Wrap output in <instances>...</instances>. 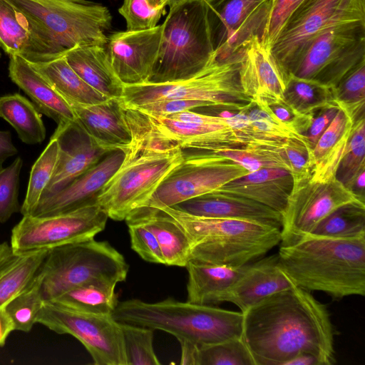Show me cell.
Listing matches in <instances>:
<instances>
[{"mask_svg": "<svg viewBox=\"0 0 365 365\" xmlns=\"http://www.w3.org/2000/svg\"><path fill=\"white\" fill-rule=\"evenodd\" d=\"M243 314L242 339L255 365H285L302 353L334 362V329L326 306L299 287L272 294Z\"/></svg>", "mask_w": 365, "mask_h": 365, "instance_id": "6da1fadb", "label": "cell"}, {"mask_svg": "<svg viewBox=\"0 0 365 365\" xmlns=\"http://www.w3.org/2000/svg\"><path fill=\"white\" fill-rule=\"evenodd\" d=\"M282 269L297 286L335 299L365 294V236L331 238L309 235L281 245Z\"/></svg>", "mask_w": 365, "mask_h": 365, "instance_id": "7a4b0ae2", "label": "cell"}, {"mask_svg": "<svg viewBox=\"0 0 365 365\" xmlns=\"http://www.w3.org/2000/svg\"><path fill=\"white\" fill-rule=\"evenodd\" d=\"M112 316L120 323L161 330L178 341L186 340L197 346L242 336V312L173 298L157 302L138 299L120 302Z\"/></svg>", "mask_w": 365, "mask_h": 365, "instance_id": "3957f363", "label": "cell"}, {"mask_svg": "<svg viewBox=\"0 0 365 365\" xmlns=\"http://www.w3.org/2000/svg\"><path fill=\"white\" fill-rule=\"evenodd\" d=\"M186 234L190 259L241 267L263 257L281 242V229L247 220L205 217L174 207L160 209Z\"/></svg>", "mask_w": 365, "mask_h": 365, "instance_id": "277c9868", "label": "cell"}, {"mask_svg": "<svg viewBox=\"0 0 365 365\" xmlns=\"http://www.w3.org/2000/svg\"><path fill=\"white\" fill-rule=\"evenodd\" d=\"M215 53L205 0H184L170 7L162 24L158 54L147 83L190 78Z\"/></svg>", "mask_w": 365, "mask_h": 365, "instance_id": "5b68a950", "label": "cell"}, {"mask_svg": "<svg viewBox=\"0 0 365 365\" xmlns=\"http://www.w3.org/2000/svg\"><path fill=\"white\" fill-rule=\"evenodd\" d=\"M180 148H158L140 137H132L119 168L101 189L97 203L114 220H123L144 207L166 176L182 161Z\"/></svg>", "mask_w": 365, "mask_h": 365, "instance_id": "8992f818", "label": "cell"}, {"mask_svg": "<svg viewBox=\"0 0 365 365\" xmlns=\"http://www.w3.org/2000/svg\"><path fill=\"white\" fill-rule=\"evenodd\" d=\"M240 56L237 51L220 59L214 56L199 73L187 80L124 86L120 101L125 107L137 108L163 99H185L208 102L219 108L239 111L252 100L240 81Z\"/></svg>", "mask_w": 365, "mask_h": 365, "instance_id": "52a82bcc", "label": "cell"}, {"mask_svg": "<svg viewBox=\"0 0 365 365\" xmlns=\"http://www.w3.org/2000/svg\"><path fill=\"white\" fill-rule=\"evenodd\" d=\"M128 272V264L118 251L108 242L93 238L48 250L38 272L43 299L48 302L90 282L117 284L125 280Z\"/></svg>", "mask_w": 365, "mask_h": 365, "instance_id": "ba28073f", "label": "cell"}, {"mask_svg": "<svg viewBox=\"0 0 365 365\" xmlns=\"http://www.w3.org/2000/svg\"><path fill=\"white\" fill-rule=\"evenodd\" d=\"M38 25L65 53L76 47L105 46L112 16L101 4L86 0H6Z\"/></svg>", "mask_w": 365, "mask_h": 365, "instance_id": "9c48e42d", "label": "cell"}, {"mask_svg": "<svg viewBox=\"0 0 365 365\" xmlns=\"http://www.w3.org/2000/svg\"><path fill=\"white\" fill-rule=\"evenodd\" d=\"M364 61L365 22L342 24L314 38L289 73L333 88Z\"/></svg>", "mask_w": 365, "mask_h": 365, "instance_id": "30bf717a", "label": "cell"}, {"mask_svg": "<svg viewBox=\"0 0 365 365\" xmlns=\"http://www.w3.org/2000/svg\"><path fill=\"white\" fill-rule=\"evenodd\" d=\"M365 22V0H304L292 13L270 47L289 73L317 36L334 26Z\"/></svg>", "mask_w": 365, "mask_h": 365, "instance_id": "8fae6325", "label": "cell"}, {"mask_svg": "<svg viewBox=\"0 0 365 365\" xmlns=\"http://www.w3.org/2000/svg\"><path fill=\"white\" fill-rule=\"evenodd\" d=\"M108 218L97 202L52 215H24L12 229L10 245L15 252H29L86 241L105 229Z\"/></svg>", "mask_w": 365, "mask_h": 365, "instance_id": "7c38bea8", "label": "cell"}, {"mask_svg": "<svg viewBox=\"0 0 365 365\" xmlns=\"http://www.w3.org/2000/svg\"><path fill=\"white\" fill-rule=\"evenodd\" d=\"M36 323L57 334L74 336L96 365H127L120 324L112 315L81 313L44 302Z\"/></svg>", "mask_w": 365, "mask_h": 365, "instance_id": "4fadbf2b", "label": "cell"}, {"mask_svg": "<svg viewBox=\"0 0 365 365\" xmlns=\"http://www.w3.org/2000/svg\"><path fill=\"white\" fill-rule=\"evenodd\" d=\"M293 181L282 213L281 245L294 244L310 235L320 222L336 209L361 200L336 178L319 181L309 175Z\"/></svg>", "mask_w": 365, "mask_h": 365, "instance_id": "5bb4252c", "label": "cell"}, {"mask_svg": "<svg viewBox=\"0 0 365 365\" xmlns=\"http://www.w3.org/2000/svg\"><path fill=\"white\" fill-rule=\"evenodd\" d=\"M247 173L240 165L224 158L183 159L163 180L144 207H173L216 190Z\"/></svg>", "mask_w": 365, "mask_h": 365, "instance_id": "9a60e30c", "label": "cell"}, {"mask_svg": "<svg viewBox=\"0 0 365 365\" xmlns=\"http://www.w3.org/2000/svg\"><path fill=\"white\" fill-rule=\"evenodd\" d=\"M218 58L235 53L250 37L262 35L272 0H205Z\"/></svg>", "mask_w": 365, "mask_h": 365, "instance_id": "2e32d148", "label": "cell"}, {"mask_svg": "<svg viewBox=\"0 0 365 365\" xmlns=\"http://www.w3.org/2000/svg\"><path fill=\"white\" fill-rule=\"evenodd\" d=\"M149 117L163 135L177 143L180 148L215 150L247 145L223 117L193 110L168 116Z\"/></svg>", "mask_w": 365, "mask_h": 365, "instance_id": "e0dca14e", "label": "cell"}, {"mask_svg": "<svg viewBox=\"0 0 365 365\" xmlns=\"http://www.w3.org/2000/svg\"><path fill=\"white\" fill-rule=\"evenodd\" d=\"M162 24L147 30L118 31L108 41L112 66L124 86L147 83L160 44Z\"/></svg>", "mask_w": 365, "mask_h": 365, "instance_id": "ac0fdd59", "label": "cell"}, {"mask_svg": "<svg viewBox=\"0 0 365 365\" xmlns=\"http://www.w3.org/2000/svg\"><path fill=\"white\" fill-rule=\"evenodd\" d=\"M124 158L123 150L109 152L65 187L42 197L31 215H52L96 203L101 189L119 168Z\"/></svg>", "mask_w": 365, "mask_h": 365, "instance_id": "d6986e66", "label": "cell"}, {"mask_svg": "<svg viewBox=\"0 0 365 365\" xmlns=\"http://www.w3.org/2000/svg\"><path fill=\"white\" fill-rule=\"evenodd\" d=\"M51 137L57 141L58 154L41 198L65 187L110 152L98 145L76 120L58 124Z\"/></svg>", "mask_w": 365, "mask_h": 365, "instance_id": "ffe728a7", "label": "cell"}, {"mask_svg": "<svg viewBox=\"0 0 365 365\" xmlns=\"http://www.w3.org/2000/svg\"><path fill=\"white\" fill-rule=\"evenodd\" d=\"M0 47L9 56H21L31 63L65 54L46 32L6 0H0Z\"/></svg>", "mask_w": 365, "mask_h": 365, "instance_id": "44dd1931", "label": "cell"}, {"mask_svg": "<svg viewBox=\"0 0 365 365\" xmlns=\"http://www.w3.org/2000/svg\"><path fill=\"white\" fill-rule=\"evenodd\" d=\"M240 81L252 100L282 98L289 73L279 63L270 47L258 35L247 39L237 50Z\"/></svg>", "mask_w": 365, "mask_h": 365, "instance_id": "7402d4cb", "label": "cell"}, {"mask_svg": "<svg viewBox=\"0 0 365 365\" xmlns=\"http://www.w3.org/2000/svg\"><path fill=\"white\" fill-rule=\"evenodd\" d=\"M172 207L199 217L247 220L279 229L282 224L279 212L249 198L219 189Z\"/></svg>", "mask_w": 365, "mask_h": 365, "instance_id": "603a6c76", "label": "cell"}, {"mask_svg": "<svg viewBox=\"0 0 365 365\" xmlns=\"http://www.w3.org/2000/svg\"><path fill=\"white\" fill-rule=\"evenodd\" d=\"M294 286L282 269L277 254L273 255L249 263L224 294L221 303H232L245 312L267 297Z\"/></svg>", "mask_w": 365, "mask_h": 365, "instance_id": "cb8c5ba5", "label": "cell"}, {"mask_svg": "<svg viewBox=\"0 0 365 365\" xmlns=\"http://www.w3.org/2000/svg\"><path fill=\"white\" fill-rule=\"evenodd\" d=\"M66 101L76 120L98 145L109 151L126 150L132 134L120 98H108L93 105Z\"/></svg>", "mask_w": 365, "mask_h": 365, "instance_id": "d4e9b609", "label": "cell"}, {"mask_svg": "<svg viewBox=\"0 0 365 365\" xmlns=\"http://www.w3.org/2000/svg\"><path fill=\"white\" fill-rule=\"evenodd\" d=\"M9 76L32 100L39 112L60 124L76 120L65 98L21 56H9Z\"/></svg>", "mask_w": 365, "mask_h": 365, "instance_id": "484cf974", "label": "cell"}, {"mask_svg": "<svg viewBox=\"0 0 365 365\" xmlns=\"http://www.w3.org/2000/svg\"><path fill=\"white\" fill-rule=\"evenodd\" d=\"M293 178L284 168H263L232 180L219 188L266 205L281 214L293 187ZM218 190V189H217Z\"/></svg>", "mask_w": 365, "mask_h": 365, "instance_id": "4316f807", "label": "cell"}, {"mask_svg": "<svg viewBox=\"0 0 365 365\" xmlns=\"http://www.w3.org/2000/svg\"><path fill=\"white\" fill-rule=\"evenodd\" d=\"M65 58L91 87L108 98H120L124 84L116 75L103 46L87 45L68 51Z\"/></svg>", "mask_w": 365, "mask_h": 365, "instance_id": "83f0119b", "label": "cell"}, {"mask_svg": "<svg viewBox=\"0 0 365 365\" xmlns=\"http://www.w3.org/2000/svg\"><path fill=\"white\" fill-rule=\"evenodd\" d=\"M248 264L230 267L195 259H189L185 267L189 302L215 305L221 303L224 294L242 275Z\"/></svg>", "mask_w": 365, "mask_h": 365, "instance_id": "f1b7e54d", "label": "cell"}, {"mask_svg": "<svg viewBox=\"0 0 365 365\" xmlns=\"http://www.w3.org/2000/svg\"><path fill=\"white\" fill-rule=\"evenodd\" d=\"M353 120L341 108L311 150L312 179L327 181L336 178V171L349 139Z\"/></svg>", "mask_w": 365, "mask_h": 365, "instance_id": "f546056e", "label": "cell"}, {"mask_svg": "<svg viewBox=\"0 0 365 365\" xmlns=\"http://www.w3.org/2000/svg\"><path fill=\"white\" fill-rule=\"evenodd\" d=\"M128 215L140 221L153 233L165 264L185 267L190 257V242L185 232L170 215L150 207H139Z\"/></svg>", "mask_w": 365, "mask_h": 365, "instance_id": "4dcf8cb0", "label": "cell"}, {"mask_svg": "<svg viewBox=\"0 0 365 365\" xmlns=\"http://www.w3.org/2000/svg\"><path fill=\"white\" fill-rule=\"evenodd\" d=\"M48 251L17 252L7 242L0 243V308L38 274Z\"/></svg>", "mask_w": 365, "mask_h": 365, "instance_id": "1f68e13d", "label": "cell"}, {"mask_svg": "<svg viewBox=\"0 0 365 365\" xmlns=\"http://www.w3.org/2000/svg\"><path fill=\"white\" fill-rule=\"evenodd\" d=\"M282 143L277 145L250 143L243 148L215 150H197L185 147L180 149L183 159L216 156L230 160L242 166L248 172L263 168H284L290 171L289 165L282 150Z\"/></svg>", "mask_w": 365, "mask_h": 365, "instance_id": "d6a6232c", "label": "cell"}, {"mask_svg": "<svg viewBox=\"0 0 365 365\" xmlns=\"http://www.w3.org/2000/svg\"><path fill=\"white\" fill-rule=\"evenodd\" d=\"M30 64L66 101L93 105L108 99L87 84L70 66L64 56L48 62Z\"/></svg>", "mask_w": 365, "mask_h": 365, "instance_id": "836d02e7", "label": "cell"}, {"mask_svg": "<svg viewBox=\"0 0 365 365\" xmlns=\"http://www.w3.org/2000/svg\"><path fill=\"white\" fill-rule=\"evenodd\" d=\"M115 286V283L93 281L73 287L48 302L78 312L112 315L119 302Z\"/></svg>", "mask_w": 365, "mask_h": 365, "instance_id": "e575fe53", "label": "cell"}, {"mask_svg": "<svg viewBox=\"0 0 365 365\" xmlns=\"http://www.w3.org/2000/svg\"><path fill=\"white\" fill-rule=\"evenodd\" d=\"M0 117L14 128L23 143L35 145L45 140L46 130L41 113L19 93L0 96Z\"/></svg>", "mask_w": 365, "mask_h": 365, "instance_id": "d590c367", "label": "cell"}, {"mask_svg": "<svg viewBox=\"0 0 365 365\" xmlns=\"http://www.w3.org/2000/svg\"><path fill=\"white\" fill-rule=\"evenodd\" d=\"M282 98L296 113L304 116L336 105L333 88L290 73Z\"/></svg>", "mask_w": 365, "mask_h": 365, "instance_id": "8d00e7d4", "label": "cell"}, {"mask_svg": "<svg viewBox=\"0 0 365 365\" xmlns=\"http://www.w3.org/2000/svg\"><path fill=\"white\" fill-rule=\"evenodd\" d=\"M331 238L365 236V202L346 203L330 213L310 235Z\"/></svg>", "mask_w": 365, "mask_h": 365, "instance_id": "74e56055", "label": "cell"}, {"mask_svg": "<svg viewBox=\"0 0 365 365\" xmlns=\"http://www.w3.org/2000/svg\"><path fill=\"white\" fill-rule=\"evenodd\" d=\"M58 154L56 140L49 143L31 168L26 197L21 207L22 215H31L48 185L53 174Z\"/></svg>", "mask_w": 365, "mask_h": 365, "instance_id": "f35d334b", "label": "cell"}, {"mask_svg": "<svg viewBox=\"0 0 365 365\" xmlns=\"http://www.w3.org/2000/svg\"><path fill=\"white\" fill-rule=\"evenodd\" d=\"M43 302L41 276L38 272L22 291L4 305L14 323L15 331H30L36 323L38 314Z\"/></svg>", "mask_w": 365, "mask_h": 365, "instance_id": "ab89813d", "label": "cell"}, {"mask_svg": "<svg viewBox=\"0 0 365 365\" xmlns=\"http://www.w3.org/2000/svg\"><path fill=\"white\" fill-rule=\"evenodd\" d=\"M334 101L353 123L365 117V61L350 71L334 88Z\"/></svg>", "mask_w": 365, "mask_h": 365, "instance_id": "60d3db41", "label": "cell"}, {"mask_svg": "<svg viewBox=\"0 0 365 365\" xmlns=\"http://www.w3.org/2000/svg\"><path fill=\"white\" fill-rule=\"evenodd\" d=\"M196 365H255L242 337L197 346Z\"/></svg>", "mask_w": 365, "mask_h": 365, "instance_id": "b9f144b4", "label": "cell"}, {"mask_svg": "<svg viewBox=\"0 0 365 365\" xmlns=\"http://www.w3.org/2000/svg\"><path fill=\"white\" fill-rule=\"evenodd\" d=\"M120 324L127 365H160V362L153 346V329L130 324Z\"/></svg>", "mask_w": 365, "mask_h": 365, "instance_id": "7bdbcfd3", "label": "cell"}, {"mask_svg": "<svg viewBox=\"0 0 365 365\" xmlns=\"http://www.w3.org/2000/svg\"><path fill=\"white\" fill-rule=\"evenodd\" d=\"M365 168V118L354 123L352 130L336 171V178L347 188Z\"/></svg>", "mask_w": 365, "mask_h": 365, "instance_id": "ee69618b", "label": "cell"}, {"mask_svg": "<svg viewBox=\"0 0 365 365\" xmlns=\"http://www.w3.org/2000/svg\"><path fill=\"white\" fill-rule=\"evenodd\" d=\"M22 166V158L17 157L10 165L0 168V223L6 222L21 210L19 187Z\"/></svg>", "mask_w": 365, "mask_h": 365, "instance_id": "f6af8a7d", "label": "cell"}, {"mask_svg": "<svg viewBox=\"0 0 365 365\" xmlns=\"http://www.w3.org/2000/svg\"><path fill=\"white\" fill-rule=\"evenodd\" d=\"M165 11V6H155L149 0H124L118 9L125 19L127 31H130L155 27Z\"/></svg>", "mask_w": 365, "mask_h": 365, "instance_id": "bcb514c9", "label": "cell"}, {"mask_svg": "<svg viewBox=\"0 0 365 365\" xmlns=\"http://www.w3.org/2000/svg\"><path fill=\"white\" fill-rule=\"evenodd\" d=\"M125 220L128 227L131 248L148 262L165 264L159 244L153 233L143 223L130 215Z\"/></svg>", "mask_w": 365, "mask_h": 365, "instance_id": "7dc6e473", "label": "cell"}, {"mask_svg": "<svg viewBox=\"0 0 365 365\" xmlns=\"http://www.w3.org/2000/svg\"><path fill=\"white\" fill-rule=\"evenodd\" d=\"M252 101L262 107L297 135H303L306 133L314 116L298 114L283 98H269Z\"/></svg>", "mask_w": 365, "mask_h": 365, "instance_id": "c3c4849f", "label": "cell"}, {"mask_svg": "<svg viewBox=\"0 0 365 365\" xmlns=\"http://www.w3.org/2000/svg\"><path fill=\"white\" fill-rule=\"evenodd\" d=\"M282 148L294 180L311 175L312 149L304 136L286 138Z\"/></svg>", "mask_w": 365, "mask_h": 365, "instance_id": "681fc988", "label": "cell"}, {"mask_svg": "<svg viewBox=\"0 0 365 365\" xmlns=\"http://www.w3.org/2000/svg\"><path fill=\"white\" fill-rule=\"evenodd\" d=\"M304 0H272L261 38L271 47L284 25Z\"/></svg>", "mask_w": 365, "mask_h": 365, "instance_id": "f907efd6", "label": "cell"}, {"mask_svg": "<svg viewBox=\"0 0 365 365\" xmlns=\"http://www.w3.org/2000/svg\"><path fill=\"white\" fill-rule=\"evenodd\" d=\"M212 106L208 102L185 99H163L153 101L137 108L140 111L153 117L168 116L174 113Z\"/></svg>", "mask_w": 365, "mask_h": 365, "instance_id": "816d5d0a", "label": "cell"}, {"mask_svg": "<svg viewBox=\"0 0 365 365\" xmlns=\"http://www.w3.org/2000/svg\"><path fill=\"white\" fill-rule=\"evenodd\" d=\"M339 108L338 106L335 105L316 111L307 130L303 135L311 149L330 125Z\"/></svg>", "mask_w": 365, "mask_h": 365, "instance_id": "f5cc1de1", "label": "cell"}, {"mask_svg": "<svg viewBox=\"0 0 365 365\" xmlns=\"http://www.w3.org/2000/svg\"><path fill=\"white\" fill-rule=\"evenodd\" d=\"M17 153L18 150L12 143L10 131L0 130V165Z\"/></svg>", "mask_w": 365, "mask_h": 365, "instance_id": "db71d44e", "label": "cell"}, {"mask_svg": "<svg viewBox=\"0 0 365 365\" xmlns=\"http://www.w3.org/2000/svg\"><path fill=\"white\" fill-rule=\"evenodd\" d=\"M15 331L14 323L4 306L0 308V348L4 346L9 334Z\"/></svg>", "mask_w": 365, "mask_h": 365, "instance_id": "11a10c76", "label": "cell"}, {"mask_svg": "<svg viewBox=\"0 0 365 365\" xmlns=\"http://www.w3.org/2000/svg\"><path fill=\"white\" fill-rule=\"evenodd\" d=\"M181 346V364L196 365L197 345L186 340H179Z\"/></svg>", "mask_w": 365, "mask_h": 365, "instance_id": "9f6ffc18", "label": "cell"}, {"mask_svg": "<svg viewBox=\"0 0 365 365\" xmlns=\"http://www.w3.org/2000/svg\"><path fill=\"white\" fill-rule=\"evenodd\" d=\"M285 365H327L325 361L319 356L310 353L299 354L290 360Z\"/></svg>", "mask_w": 365, "mask_h": 365, "instance_id": "6f0895ef", "label": "cell"}, {"mask_svg": "<svg viewBox=\"0 0 365 365\" xmlns=\"http://www.w3.org/2000/svg\"><path fill=\"white\" fill-rule=\"evenodd\" d=\"M365 168L362 169L349 185L348 188L361 200H364Z\"/></svg>", "mask_w": 365, "mask_h": 365, "instance_id": "680465c9", "label": "cell"}, {"mask_svg": "<svg viewBox=\"0 0 365 365\" xmlns=\"http://www.w3.org/2000/svg\"><path fill=\"white\" fill-rule=\"evenodd\" d=\"M155 6H169L170 7L173 6V5L181 2L184 0H149Z\"/></svg>", "mask_w": 365, "mask_h": 365, "instance_id": "91938a15", "label": "cell"}, {"mask_svg": "<svg viewBox=\"0 0 365 365\" xmlns=\"http://www.w3.org/2000/svg\"><path fill=\"white\" fill-rule=\"evenodd\" d=\"M1 52H0V58H1Z\"/></svg>", "mask_w": 365, "mask_h": 365, "instance_id": "94428289", "label": "cell"}]
</instances>
